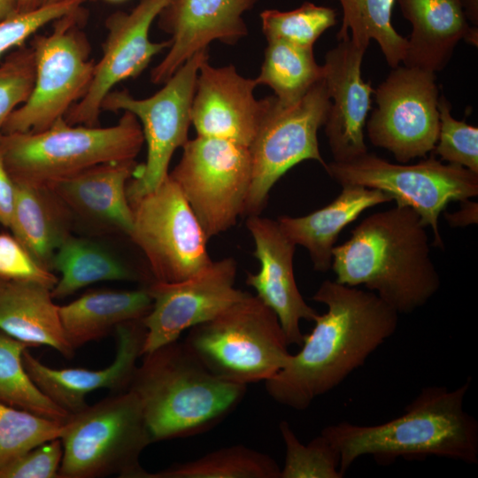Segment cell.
I'll use <instances>...</instances> for the list:
<instances>
[{"instance_id":"6da1fadb","label":"cell","mask_w":478,"mask_h":478,"mask_svg":"<svg viewBox=\"0 0 478 478\" xmlns=\"http://www.w3.org/2000/svg\"><path fill=\"white\" fill-rule=\"evenodd\" d=\"M312 299L327 306L301 349L265 382L268 395L304 411L362 366L397 330L398 313L375 293L325 280Z\"/></svg>"},{"instance_id":"7a4b0ae2","label":"cell","mask_w":478,"mask_h":478,"mask_svg":"<svg viewBox=\"0 0 478 478\" xmlns=\"http://www.w3.org/2000/svg\"><path fill=\"white\" fill-rule=\"evenodd\" d=\"M426 227L408 206L397 204L366 217L333 250L335 281L364 285L398 314L424 306L441 286Z\"/></svg>"},{"instance_id":"3957f363","label":"cell","mask_w":478,"mask_h":478,"mask_svg":"<svg viewBox=\"0 0 478 478\" xmlns=\"http://www.w3.org/2000/svg\"><path fill=\"white\" fill-rule=\"evenodd\" d=\"M470 385L469 377L454 389L426 387L402 415L387 422L342 421L325 427L320 434L337 451L343 476L358 458L366 455L381 464L399 457L436 456L474 465L478 462V422L464 408Z\"/></svg>"},{"instance_id":"277c9868","label":"cell","mask_w":478,"mask_h":478,"mask_svg":"<svg viewBox=\"0 0 478 478\" xmlns=\"http://www.w3.org/2000/svg\"><path fill=\"white\" fill-rule=\"evenodd\" d=\"M143 356L128 390L140 401L153 442L209 430L245 395L246 385L213 375L179 340Z\"/></svg>"},{"instance_id":"5b68a950","label":"cell","mask_w":478,"mask_h":478,"mask_svg":"<svg viewBox=\"0 0 478 478\" xmlns=\"http://www.w3.org/2000/svg\"><path fill=\"white\" fill-rule=\"evenodd\" d=\"M143 143L141 124L129 112L106 127L72 125L63 118L42 131L0 135L12 179L43 185L100 164L135 160Z\"/></svg>"},{"instance_id":"8992f818","label":"cell","mask_w":478,"mask_h":478,"mask_svg":"<svg viewBox=\"0 0 478 478\" xmlns=\"http://www.w3.org/2000/svg\"><path fill=\"white\" fill-rule=\"evenodd\" d=\"M183 343L213 375L246 386L272 378L290 356L278 317L248 292L212 320L189 328Z\"/></svg>"},{"instance_id":"52a82bcc","label":"cell","mask_w":478,"mask_h":478,"mask_svg":"<svg viewBox=\"0 0 478 478\" xmlns=\"http://www.w3.org/2000/svg\"><path fill=\"white\" fill-rule=\"evenodd\" d=\"M59 478H144L140 463L152 436L137 397L114 393L71 414L60 436Z\"/></svg>"},{"instance_id":"ba28073f","label":"cell","mask_w":478,"mask_h":478,"mask_svg":"<svg viewBox=\"0 0 478 478\" xmlns=\"http://www.w3.org/2000/svg\"><path fill=\"white\" fill-rule=\"evenodd\" d=\"M81 8L53 22L50 33L33 38L35 82L28 99L8 117L2 134L38 132L66 117L86 94L96 62L81 30Z\"/></svg>"},{"instance_id":"9c48e42d","label":"cell","mask_w":478,"mask_h":478,"mask_svg":"<svg viewBox=\"0 0 478 478\" xmlns=\"http://www.w3.org/2000/svg\"><path fill=\"white\" fill-rule=\"evenodd\" d=\"M325 171L339 185H358L381 190L397 205L412 208L433 232V243L443 248L439 217L452 201L478 195V173L444 164L431 155L405 165L395 164L373 153L348 162L327 163Z\"/></svg>"},{"instance_id":"30bf717a","label":"cell","mask_w":478,"mask_h":478,"mask_svg":"<svg viewBox=\"0 0 478 478\" xmlns=\"http://www.w3.org/2000/svg\"><path fill=\"white\" fill-rule=\"evenodd\" d=\"M264 100V112L249 147L251 181L243 212L249 216L261 212L273 186L296 165L315 160L324 169L327 166L318 141L331 104L324 79L296 102L283 103L274 96Z\"/></svg>"},{"instance_id":"8fae6325","label":"cell","mask_w":478,"mask_h":478,"mask_svg":"<svg viewBox=\"0 0 478 478\" xmlns=\"http://www.w3.org/2000/svg\"><path fill=\"white\" fill-rule=\"evenodd\" d=\"M207 49L184 62L154 95L137 99L127 90H112L103 100L102 111H123L139 120L147 158L137 166L127 185L131 202L152 191L168 176L174 151L189 141L190 112L201 65L208 59Z\"/></svg>"},{"instance_id":"7c38bea8","label":"cell","mask_w":478,"mask_h":478,"mask_svg":"<svg viewBox=\"0 0 478 478\" xmlns=\"http://www.w3.org/2000/svg\"><path fill=\"white\" fill-rule=\"evenodd\" d=\"M182 149L168 175L209 240L228 230L243 214L251 181L250 150L228 140L198 135Z\"/></svg>"},{"instance_id":"4fadbf2b","label":"cell","mask_w":478,"mask_h":478,"mask_svg":"<svg viewBox=\"0 0 478 478\" xmlns=\"http://www.w3.org/2000/svg\"><path fill=\"white\" fill-rule=\"evenodd\" d=\"M129 203L133 222L128 236L145 255L153 281H181L212 263L208 239L169 175L155 189Z\"/></svg>"},{"instance_id":"5bb4252c","label":"cell","mask_w":478,"mask_h":478,"mask_svg":"<svg viewBox=\"0 0 478 478\" xmlns=\"http://www.w3.org/2000/svg\"><path fill=\"white\" fill-rule=\"evenodd\" d=\"M374 94L377 108L366 124L372 144L391 152L399 163L432 152L439 133L435 73L397 66Z\"/></svg>"},{"instance_id":"9a60e30c","label":"cell","mask_w":478,"mask_h":478,"mask_svg":"<svg viewBox=\"0 0 478 478\" xmlns=\"http://www.w3.org/2000/svg\"><path fill=\"white\" fill-rule=\"evenodd\" d=\"M236 262L225 258L177 282L152 281L150 312L143 318L146 335L143 355L179 340L181 334L208 321L247 292L235 286Z\"/></svg>"},{"instance_id":"2e32d148","label":"cell","mask_w":478,"mask_h":478,"mask_svg":"<svg viewBox=\"0 0 478 478\" xmlns=\"http://www.w3.org/2000/svg\"><path fill=\"white\" fill-rule=\"evenodd\" d=\"M169 1L140 0L130 12L118 11L106 19L102 57L86 94L65 117L69 124L97 126L103 100L113 88L137 77L156 55L171 46L170 39L155 42L149 37L151 24Z\"/></svg>"},{"instance_id":"e0dca14e","label":"cell","mask_w":478,"mask_h":478,"mask_svg":"<svg viewBox=\"0 0 478 478\" xmlns=\"http://www.w3.org/2000/svg\"><path fill=\"white\" fill-rule=\"evenodd\" d=\"M258 0H170L158 16L171 46L150 72L154 84H164L190 57L213 41L233 45L248 34L243 16Z\"/></svg>"},{"instance_id":"ac0fdd59","label":"cell","mask_w":478,"mask_h":478,"mask_svg":"<svg viewBox=\"0 0 478 478\" xmlns=\"http://www.w3.org/2000/svg\"><path fill=\"white\" fill-rule=\"evenodd\" d=\"M338 42L322 66L331 103L323 126L333 161L348 162L368 152L364 129L374 89L361 74L366 50L350 37Z\"/></svg>"},{"instance_id":"d6986e66","label":"cell","mask_w":478,"mask_h":478,"mask_svg":"<svg viewBox=\"0 0 478 478\" xmlns=\"http://www.w3.org/2000/svg\"><path fill=\"white\" fill-rule=\"evenodd\" d=\"M246 227L255 243L253 255L260 263L258 273H248L246 284L274 312L289 345L300 347L305 336L301 320L313 321L319 313L305 301L297 285L293 268L297 245L283 234L277 220L250 215Z\"/></svg>"},{"instance_id":"ffe728a7","label":"cell","mask_w":478,"mask_h":478,"mask_svg":"<svg viewBox=\"0 0 478 478\" xmlns=\"http://www.w3.org/2000/svg\"><path fill=\"white\" fill-rule=\"evenodd\" d=\"M257 86L233 65L216 67L205 60L199 68L190 112L197 135L249 148L265 108V100L254 96Z\"/></svg>"},{"instance_id":"44dd1931","label":"cell","mask_w":478,"mask_h":478,"mask_svg":"<svg viewBox=\"0 0 478 478\" xmlns=\"http://www.w3.org/2000/svg\"><path fill=\"white\" fill-rule=\"evenodd\" d=\"M142 320L115 328V358L103 369L53 368L42 364L27 349L22 356L24 367L50 400L68 413H76L89 405L85 397L92 391L101 389L114 393L128 390L137 359L143 356L146 329Z\"/></svg>"},{"instance_id":"7402d4cb","label":"cell","mask_w":478,"mask_h":478,"mask_svg":"<svg viewBox=\"0 0 478 478\" xmlns=\"http://www.w3.org/2000/svg\"><path fill=\"white\" fill-rule=\"evenodd\" d=\"M137 166L135 160L100 164L47 186L73 220L128 235L133 211L126 189Z\"/></svg>"},{"instance_id":"603a6c76","label":"cell","mask_w":478,"mask_h":478,"mask_svg":"<svg viewBox=\"0 0 478 478\" xmlns=\"http://www.w3.org/2000/svg\"><path fill=\"white\" fill-rule=\"evenodd\" d=\"M411 23L404 66L443 70L460 40L477 46V27L470 26L459 0H396Z\"/></svg>"},{"instance_id":"cb8c5ba5","label":"cell","mask_w":478,"mask_h":478,"mask_svg":"<svg viewBox=\"0 0 478 478\" xmlns=\"http://www.w3.org/2000/svg\"><path fill=\"white\" fill-rule=\"evenodd\" d=\"M390 201L381 190L344 185L324 207L305 216H281L277 222L292 243L307 250L314 270L326 272L331 268L333 250L342 230L366 209Z\"/></svg>"},{"instance_id":"d4e9b609","label":"cell","mask_w":478,"mask_h":478,"mask_svg":"<svg viewBox=\"0 0 478 478\" xmlns=\"http://www.w3.org/2000/svg\"><path fill=\"white\" fill-rule=\"evenodd\" d=\"M51 289L32 281L4 280L0 284V330L29 347L46 345L70 358L67 341Z\"/></svg>"},{"instance_id":"484cf974","label":"cell","mask_w":478,"mask_h":478,"mask_svg":"<svg viewBox=\"0 0 478 478\" xmlns=\"http://www.w3.org/2000/svg\"><path fill=\"white\" fill-rule=\"evenodd\" d=\"M151 305L145 285L134 290L89 291L58 309L66 337L75 350L114 332L121 324L142 320Z\"/></svg>"},{"instance_id":"4316f807","label":"cell","mask_w":478,"mask_h":478,"mask_svg":"<svg viewBox=\"0 0 478 478\" xmlns=\"http://www.w3.org/2000/svg\"><path fill=\"white\" fill-rule=\"evenodd\" d=\"M14 182L15 205L9 228L35 259L50 270L57 249L71 234L73 218L47 185Z\"/></svg>"},{"instance_id":"83f0119b","label":"cell","mask_w":478,"mask_h":478,"mask_svg":"<svg viewBox=\"0 0 478 478\" xmlns=\"http://www.w3.org/2000/svg\"><path fill=\"white\" fill-rule=\"evenodd\" d=\"M50 270L61 274L51 289L53 298L57 299H63L99 281L147 280L149 283L152 282L103 244L71 234L57 249Z\"/></svg>"},{"instance_id":"f1b7e54d","label":"cell","mask_w":478,"mask_h":478,"mask_svg":"<svg viewBox=\"0 0 478 478\" xmlns=\"http://www.w3.org/2000/svg\"><path fill=\"white\" fill-rule=\"evenodd\" d=\"M343 10L337 40L351 38L366 50L370 41L377 42L388 65L397 67L405 58L407 38L394 28L391 21L396 0H338Z\"/></svg>"},{"instance_id":"f546056e","label":"cell","mask_w":478,"mask_h":478,"mask_svg":"<svg viewBox=\"0 0 478 478\" xmlns=\"http://www.w3.org/2000/svg\"><path fill=\"white\" fill-rule=\"evenodd\" d=\"M324 77L322 66L317 64L313 48H304L283 41H268L257 85L271 88L281 102L300 99Z\"/></svg>"},{"instance_id":"4dcf8cb0","label":"cell","mask_w":478,"mask_h":478,"mask_svg":"<svg viewBox=\"0 0 478 478\" xmlns=\"http://www.w3.org/2000/svg\"><path fill=\"white\" fill-rule=\"evenodd\" d=\"M269 455L242 444L220 448L197 459L147 473L144 478H280Z\"/></svg>"},{"instance_id":"1f68e13d","label":"cell","mask_w":478,"mask_h":478,"mask_svg":"<svg viewBox=\"0 0 478 478\" xmlns=\"http://www.w3.org/2000/svg\"><path fill=\"white\" fill-rule=\"evenodd\" d=\"M28 347L0 330V402L64 424L71 414L50 400L24 367Z\"/></svg>"},{"instance_id":"d6a6232c","label":"cell","mask_w":478,"mask_h":478,"mask_svg":"<svg viewBox=\"0 0 478 478\" xmlns=\"http://www.w3.org/2000/svg\"><path fill=\"white\" fill-rule=\"evenodd\" d=\"M266 41H283L304 48H313L319 37L336 23L334 9L304 2L290 11L266 9L260 13Z\"/></svg>"},{"instance_id":"836d02e7","label":"cell","mask_w":478,"mask_h":478,"mask_svg":"<svg viewBox=\"0 0 478 478\" xmlns=\"http://www.w3.org/2000/svg\"><path fill=\"white\" fill-rule=\"evenodd\" d=\"M63 427L0 402V471L28 450L60 437Z\"/></svg>"},{"instance_id":"e575fe53","label":"cell","mask_w":478,"mask_h":478,"mask_svg":"<svg viewBox=\"0 0 478 478\" xmlns=\"http://www.w3.org/2000/svg\"><path fill=\"white\" fill-rule=\"evenodd\" d=\"M286 454L280 478H342L340 458L335 448L322 434L303 444L290 425H279Z\"/></svg>"},{"instance_id":"d590c367","label":"cell","mask_w":478,"mask_h":478,"mask_svg":"<svg viewBox=\"0 0 478 478\" xmlns=\"http://www.w3.org/2000/svg\"><path fill=\"white\" fill-rule=\"evenodd\" d=\"M439 133L433 155L478 173V128L456 120L451 105L443 96L438 98Z\"/></svg>"},{"instance_id":"8d00e7d4","label":"cell","mask_w":478,"mask_h":478,"mask_svg":"<svg viewBox=\"0 0 478 478\" xmlns=\"http://www.w3.org/2000/svg\"><path fill=\"white\" fill-rule=\"evenodd\" d=\"M35 82L31 46L11 51L0 64V135L8 117L29 97Z\"/></svg>"},{"instance_id":"74e56055","label":"cell","mask_w":478,"mask_h":478,"mask_svg":"<svg viewBox=\"0 0 478 478\" xmlns=\"http://www.w3.org/2000/svg\"><path fill=\"white\" fill-rule=\"evenodd\" d=\"M85 0H66L43 4L28 12H19L0 20V59L45 25L81 8Z\"/></svg>"},{"instance_id":"f35d334b","label":"cell","mask_w":478,"mask_h":478,"mask_svg":"<svg viewBox=\"0 0 478 478\" xmlns=\"http://www.w3.org/2000/svg\"><path fill=\"white\" fill-rule=\"evenodd\" d=\"M0 277L36 282L50 289L58 280L12 234L4 232L0 233Z\"/></svg>"},{"instance_id":"ab89813d","label":"cell","mask_w":478,"mask_h":478,"mask_svg":"<svg viewBox=\"0 0 478 478\" xmlns=\"http://www.w3.org/2000/svg\"><path fill=\"white\" fill-rule=\"evenodd\" d=\"M63 457L60 438L28 450L0 471V478H59Z\"/></svg>"},{"instance_id":"60d3db41","label":"cell","mask_w":478,"mask_h":478,"mask_svg":"<svg viewBox=\"0 0 478 478\" xmlns=\"http://www.w3.org/2000/svg\"><path fill=\"white\" fill-rule=\"evenodd\" d=\"M15 205V182L4 162L0 146V225L9 227Z\"/></svg>"},{"instance_id":"b9f144b4","label":"cell","mask_w":478,"mask_h":478,"mask_svg":"<svg viewBox=\"0 0 478 478\" xmlns=\"http://www.w3.org/2000/svg\"><path fill=\"white\" fill-rule=\"evenodd\" d=\"M460 209L454 212H443V215L448 224L451 227H465L478 222V204L477 202L466 199L460 202Z\"/></svg>"},{"instance_id":"7bdbcfd3","label":"cell","mask_w":478,"mask_h":478,"mask_svg":"<svg viewBox=\"0 0 478 478\" xmlns=\"http://www.w3.org/2000/svg\"><path fill=\"white\" fill-rule=\"evenodd\" d=\"M464 13L472 26L478 25V0H459Z\"/></svg>"},{"instance_id":"ee69618b","label":"cell","mask_w":478,"mask_h":478,"mask_svg":"<svg viewBox=\"0 0 478 478\" xmlns=\"http://www.w3.org/2000/svg\"><path fill=\"white\" fill-rule=\"evenodd\" d=\"M19 12V0H0V20Z\"/></svg>"},{"instance_id":"f6af8a7d","label":"cell","mask_w":478,"mask_h":478,"mask_svg":"<svg viewBox=\"0 0 478 478\" xmlns=\"http://www.w3.org/2000/svg\"><path fill=\"white\" fill-rule=\"evenodd\" d=\"M41 6V0H19V12H28Z\"/></svg>"},{"instance_id":"bcb514c9","label":"cell","mask_w":478,"mask_h":478,"mask_svg":"<svg viewBox=\"0 0 478 478\" xmlns=\"http://www.w3.org/2000/svg\"><path fill=\"white\" fill-rule=\"evenodd\" d=\"M66 0H41V5L59 3ZM86 1V0H85Z\"/></svg>"},{"instance_id":"7dc6e473","label":"cell","mask_w":478,"mask_h":478,"mask_svg":"<svg viewBox=\"0 0 478 478\" xmlns=\"http://www.w3.org/2000/svg\"><path fill=\"white\" fill-rule=\"evenodd\" d=\"M106 1L112 2V3H119V2H122L126 0H106Z\"/></svg>"},{"instance_id":"c3c4849f","label":"cell","mask_w":478,"mask_h":478,"mask_svg":"<svg viewBox=\"0 0 478 478\" xmlns=\"http://www.w3.org/2000/svg\"><path fill=\"white\" fill-rule=\"evenodd\" d=\"M5 279L0 277V284L4 281Z\"/></svg>"}]
</instances>
